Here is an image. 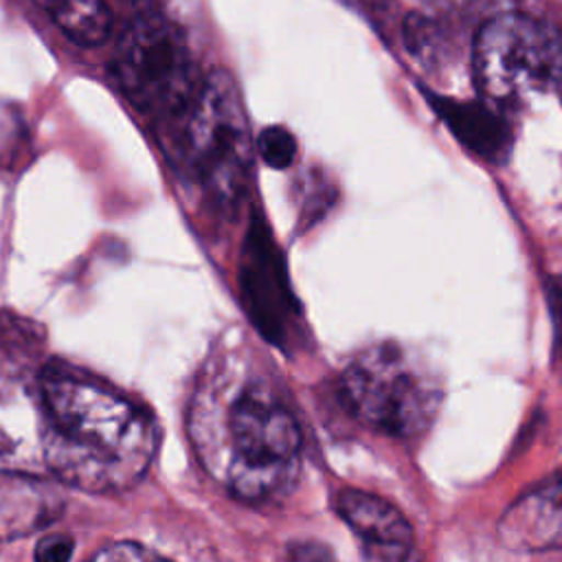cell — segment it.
Instances as JSON below:
<instances>
[{"mask_svg": "<svg viewBox=\"0 0 562 562\" xmlns=\"http://www.w3.org/2000/svg\"><path fill=\"white\" fill-rule=\"evenodd\" d=\"M75 542L66 533H48L35 547V558L44 562H66L72 558Z\"/></svg>", "mask_w": 562, "mask_h": 562, "instance_id": "cell-15", "label": "cell"}, {"mask_svg": "<svg viewBox=\"0 0 562 562\" xmlns=\"http://www.w3.org/2000/svg\"><path fill=\"white\" fill-rule=\"evenodd\" d=\"M428 2L435 7H441V9H463L472 0H428Z\"/></svg>", "mask_w": 562, "mask_h": 562, "instance_id": "cell-17", "label": "cell"}, {"mask_svg": "<svg viewBox=\"0 0 562 562\" xmlns=\"http://www.w3.org/2000/svg\"><path fill=\"white\" fill-rule=\"evenodd\" d=\"M112 75L127 101L151 116L187 112L202 86L182 33L154 13L138 15L119 35Z\"/></svg>", "mask_w": 562, "mask_h": 562, "instance_id": "cell-6", "label": "cell"}, {"mask_svg": "<svg viewBox=\"0 0 562 562\" xmlns=\"http://www.w3.org/2000/svg\"><path fill=\"white\" fill-rule=\"evenodd\" d=\"M220 437L202 443L200 452L237 498L270 503L294 487L301 465V430L268 386L237 389L220 411Z\"/></svg>", "mask_w": 562, "mask_h": 562, "instance_id": "cell-2", "label": "cell"}, {"mask_svg": "<svg viewBox=\"0 0 562 562\" xmlns=\"http://www.w3.org/2000/svg\"><path fill=\"white\" fill-rule=\"evenodd\" d=\"M154 558H162V555L138 542H112L92 555V560H108V562H116V560L136 562V560H154Z\"/></svg>", "mask_w": 562, "mask_h": 562, "instance_id": "cell-14", "label": "cell"}, {"mask_svg": "<svg viewBox=\"0 0 562 562\" xmlns=\"http://www.w3.org/2000/svg\"><path fill=\"white\" fill-rule=\"evenodd\" d=\"M547 301H549V312L555 329V340L562 353V277H555L547 283Z\"/></svg>", "mask_w": 562, "mask_h": 562, "instance_id": "cell-16", "label": "cell"}, {"mask_svg": "<svg viewBox=\"0 0 562 562\" xmlns=\"http://www.w3.org/2000/svg\"><path fill=\"white\" fill-rule=\"evenodd\" d=\"M44 468L83 492H123L149 470L154 422L114 389L70 371L40 373Z\"/></svg>", "mask_w": 562, "mask_h": 562, "instance_id": "cell-1", "label": "cell"}, {"mask_svg": "<svg viewBox=\"0 0 562 562\" xmlns=\"http://www.w3.org/2000/svg\"><path fill=\"white\" fill-rule=\"evenodd\" d=\"M336 512L362 540L369 558L402 560L408 555L413 529L389 501L362 490H342L336 496Z\"/></svg>", "mask_w": 562, "mask_h": 562, "instance_id": "cell-9", "label": "cell"}, {"mask_svg": "<svg viewBox=\"0 0 562 562\" xmlns=\"http://www.w3.org/2000/svg\"><path fill=\"white\" fill-rule=\"evenodd\" d=\"M472 75L481 99L505 112L533 97H562V33L525 13H498L474 35Z\"/></svg>", "mask_w": 562, "mask_h": 562, "instance_id": "cell-3", "label": "cell"}, {"mask_svg": "<svg viewBox=\"0 0 562 562\" xmlns=\"http://www.w3.org/2000/svg\"><path fill=\"white\" fill-rule=\"evenodd\" d=\"M59 31L75 44L97 46L110 37L112 13L105 0H40Z\"/></svg>", "mask_w": 562, "mask_h": 562, "instance_id": "cell-12", "label": "cell"}, {"mask_svg": "<svg viewBox=\"0 0 562 562\" xmlns=\"http://www.w3.org/2000/svg\"><path fill=\"white\" fill-rule=\"evenodd\" d=\"M44 400L40 373L0 351V463L42 465Z\"/></svg>", "mask_w": 562, "mask_h": 562, "instance_id": "cell-7", "label": "cell"}, {"mask_svg": "<svg viewBox=\"0 0 562 562\" xmlns=\"http://www.w3.org/2000/svg\"><path fill=\"white\" fill-rule=\"evenodd\" d=\"M428 101L468 151L490 162H501L509 154L512 127L498 105L485 99L454 101L432 92H428Z\"/></svg>", "mask_w": 562, "mask_h": 562, "instance_id": "cell-11", "label": "cell"}, {"mask_svg": "<svg viewBox=\"0 0 562 562\" xmlns=\"http://www.w3.org/2000/svg\"><path fill=\"white\" fill-rule=\"evenodd\" d=\"M505 549L542 553L562 549V476L516 498L496 527Z\"/></svg>", "mask_w": 562, "mask_h": 562, "instance_id": "cell-8", "label": "cell"}, {"mask_svg": "<svg viewBox=\"0 0 562 562\" xmlns=\"http://www.w3.org/2000/svg\"><path fill=\"white\" fill-rule=\"evenodd\" d=\"M340 391L362 424L395 439L422 435L435 419L441 400L437 378L397 345L362 351L345 369Z\"/></svg>", "mask_w": 562, "mask_h": 562, "instance_id": "cell-4", "label": "cell"}, {"mask_svg": "<svg viewBox=\"0 0 562 562\" xmlns=\"http://www.w3.org/2000/svg\"><path fill=\"white\" fill-rule=\"evenodd\" d=\"M184 114V156L193 176L217 202L235 204L250 180L255 138L233 75L211 70Z\"/></svg>", "mask_w": 562, "mask_h": 562, "instance_id": "cell-5", "label": "cell"}, {"mask_svg": "<svg viewBox=\"0 0 562 562\" xmlns=\"http://www.w3.org/2000/svg\"><path fill=\"white\" fill-rule=\"evenodd\" d=\"M66 498L61 490L31 472L0 470V540H18L57 522Z\"/></svg>", "mask_w": 562, "mask_h": 562, "instance_id": "cell-10", "label": "cell"}, {"mask_svg": "<svg viewBox=\"0 0 562 562\" xmlns=\"http://www.w3.org/2000/svg\"><path fill=\"white\" fill-rule=\"evenodd\" d=\"M255 147H257V154L261 156V160L268 167H274V169L290 167L294 156H296V140L281 125H272V127L261 130V134L255 140Z\"/></svg>", "mask_w": 562, "mask_h": 562, "instance_id": "cell-13", "label": "cell"}]
</instances>
